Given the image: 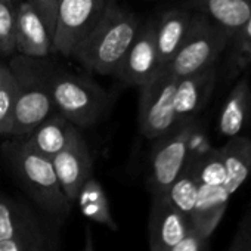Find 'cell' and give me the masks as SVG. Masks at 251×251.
<instances>
[{"instance_id":"1","label":"cell","mask_w":251,"mask_h":251,"mask_svg":"<svg viewBox=\"0 0 251 251\" xmlns=\"http://www.w3.org/2000/svg\"><path fill=\"white\" fill-rule=\"evenodd\" d=\"M141 23L138 17L108 0L98 24L78 45L74 58L87 70L111 75L132 45Z\"/></svg>"},{"instance_id":"2","label":"cell","mask_w":251,"mask_h":251,"mask_svg":"<svg viewBox=\"0 0 251 251\" xmlns=\"http://www.w3.org/2000/svg\"><path fill=\"white\" fill-rule=\"evenodd\" d=\"M18 180L34 202L48 214L62 219L71 204L62 192L52 160L30 148L24 139H15L2 147Z\"/></svg>"},{"instance_id":"3","label":"cell","mask_w":251,"mask_h":251,"mask_svg":"<svg viewBox=\"0 0 251 251\" xmlns=\"http://www.w3.org/2000/svg\"><path fill=\"white\" fill-rule=\"evenodd\" d=\"M36 58H18L9 70L17 80V99L14 108L12 138L24 139L37 126L56 111L50 87L49 74L36 62Z\"/></svg>"},{"instance_id":"4","label":"cell","mask_w":251,"mask_h":251,"mask_svg":"<svg viewBox=\"0 0 251 251\" xmlns=\"http://www.w3.org/2000/svg\"><path fill=\"white\" fill-rule=\"evenodd\" d=\"M49 87L56 111L75 127L95 124L109 106V93L86 77L59 71L49 75Z\"/></svg>"},{"instance_id":"5","label":"cell","mask_w":251,"mask_h":251,"mask_svg":"<svg viewBox=\"0 0 251 251\" xmlns=\"http://www.w3.org/2000/svg\"><path fill=\"white\" fill-rule=\"evenodd\" d=\"M229 42L227 31L204 14L194 11L188 33L167 68L177 78L198 73L216 64Z\"/></svg>"},{"instance_id":"6","label":"cell","mask_w":251,"mask_h":251,"mask_svg":"<svg viewBox=\"0 0 251 251\" xmlns=\"http://www.w3.org/2000/svg\"><path fill=\"white\" fill-rule=\"evenodd\" d=\"M176 84L177 77L164 67L139 87V129L147 139H160L179 126L175 112Z\"/></svg>"},{"instance_id":"7","label":"cell","mask_w":251,"mask_h":251,"mask_svg":"<svg viewBox=\"0 0 251 251\" xmlns=\"http://www.w3.org/2000/svg\"><path fill=\"white\" fill-rule=\"evenodd\" d=\"M108 0H59L52 52L73 56L78 45L98 24Z\"/></svg>"},{"instance_id":"8","label":"cell","mask_w":251,"mask_h":251,"mask_svg":"<svg viewBox=\"0 0 251 251\" xmlns=\"http://www.w3.org/2000/svg\"><path fill=\"white\" fill-rule=\"evenodd\" d=\"M195 132L194 121L179 124L176 129L163 136L151 158L150 189L152 195L166 194L188 164L191 155V141Z\"/></svg>"},{"instance_id":"9","label":"cell","mask_w":251,"mask_h":251,"mask_svg":"<svg viewBox=\"0 0 251 251\" xmlns=\"http://www.w3.org/2000/svg\"><path fill=\"white\" fill-rule=\"evenodd\" d=\"M158 71L155 23L141 24L132 45L120 61L114 75L129 86L141 87Z\"/></svg>"},{"instance_id":"10","label":"cell","mask_w":251,"mask_h":251,"mask_svg":"<svg viewBox=\"0 0 251 251\" xmlns=\"http://www.w3.org/2000/svg\"><path fill=\"white\" fill-rule=\"evenodd\" d=\"M52 164L62 192L73 205L84 182L93 176L92 154L78 127L73 132L67 147L52 158Z\"/></svg>"},{"instance_id":"11","label":"cell","mask_w":251,"mask_h":251,"mask_svg":"<svg viewBox=\"0 0 251 251\" xmlns=\"http://www.w3.org/2000/svg\"><path fill=\"white\" fill-rule=\"evenodd\" d=\"M192 229L191 220L172 205L164 194L152 195L148 232L150 251H167Z\"/></svg>"},{"instance_id":"12","label":"cell","mask_w":251,"mask_h":251,"mask_svg":"<svg viewBox=\"0 0 251 251\" xmlns=\"http://www.w3.org/2000/svg\"><path fill=\"white\" fill-rule=\"evenodd\" d=\"M217 78L216 64L177 78L175 92V112L177 124L192 121L207 105Z\"/></svg>"},{"instance_id":"13","label":"cell","mask_w":251,"mask_h":251,"mask_svg":"<svg viewBox=\"0 0 251 251\" xmlns=\"http://www.w3.org/2000/svg\"><path fill=\"white\" fill-rule=\"evenodd\" d=\"M15 50L23 56L36 59L52 53V34L28 0L18 2Z\"/></svg>"},{"instance_id":"14","label":"cell","mask_w":251,"mask_h":251,"mask_svg":"<svg viewBox=\"0 0 251 251\" xmlns=\"http://www.w3.org/2000/svg\"><path fill=\"white\" fill-rule=\"evenodd\" d=\"M192 9L189 6L173 8L166 11L158 23H155V43H157V55H158V70L167 67L179 50L191 20Z\"/></svg>"},{"instance_id":"15","label":"cell","mask_w":251,"mask_h":251,"mask_svg":"<svg viewBox=\"0 0 251 251\" xmlns=\"http://www.w3.org/2000/svg\"><path fill=\"white\" fill-rule=\"evenodd\" d=\"M75 129L77 127L67 117H64L59 111H53L30 135L24 138V141L30 148L52 160L67 147Z\"/></svg>"},{"instance_id":"16","label":"cell","mask_w":251,"mask_h":251,"mask_svg":"<svg viewBox=\"0 0 251 251\" xmlns=\"http://www.w3.org/2000/svg\"><path fill=\"white\" fill-rule=\"evenodd\" d=\"M229 198L230 195L227 194L225 185H198L197 205L191 216L192 229L210 239L226 211Z\"/></svg>"},{"instance_id":"17","label":"cell","mask_w":251,"mask_h":251,"mask_svg":"<svg viewBox=\"0 0 251 251\" xmlns=\"http://www.w3.org/2000/svg\"><path fill=\"white\" fill-rule=\"evenodd\" d=\"M251 121V89L244 75L230 90L219 115V133L223 138L239 136Z\"/></svg>"},{"instance_id":"18","label":"cell","mask_w":251,"mask_h":251,"mask_svg":"<svg viewBox=\"0 0 251 251\" xmlns=\"http://www.w3.org/2000/svg\"><path fill=\"white\" fill-rule=\"evenodd\" d=\"M189 8L208 17L232 39L251 15V0H192Z\"/></svg>"},{"instance_id":"19","label":"cell","mask_w":251,"mask_h":251,"mask_svg":"<svg viewBox=\"0 0 251 251\" xmlns=\"http://www.w3.org/2000/svg\"><path fill=\"white\" fill-rule=\"evenodd\" d=\"M220 151L226 169L225 188L232 195L251 173V139L244 136L230 138Z\"/></svg>"},{"instance_id":"20","label":"cell","mask_w":251,"mask_h":251,"mask_svg":"<svg viewBox=\"0 0 251 251\" xmlns=\"http://www.w3.org/2000/svg\"><path fill=\"white\" fill-rule=\"evenodd\" d=\"M75 202L80 207L81 214L105 227H108L112 232L118 230V225L112 217L111 207H109V200L99 183V180L93 176H90L84 185L81 186Z\"/></svg>"},{"instance_id":"21","label":"cell","mask_w":251,"mask_h":251,"mask_svg":"<svg viewBox=\"0 0 251 251\" xmlns=\"http://www.w3.org/2000/svg\"><path fill=\"white\" fill-rule=\"evenodd\" d=\"M0 251H56L52 227L36 216L15 236L0 242Z\"/></svg>"},{"instance_id":"22","label":"cell","mask_w":251,"mask_h":251,"mask_svg":"<svg viewBox=\"0 0 251 251\" xmlns=\"http://www.w3.org/2000/svg\"><path fill=\"white\" fill-rule=\"evenodd\" d=\"M164 195L167 197V200L172 202L175 208H177L182 214H185L191 220L198 197V180L191 158L185 166L183 172L170 185V188L166 191Z\"/></svg>"},{"instance_id":"23","label":"cell","mask_w":251,"mask_h":251,"mask_svg":"<svg viewBox=\"0 0 251 251\" xmlns=\"http://www.w3.org/2000/svg\"><path fill=\"white\" fill-rule=\"evenodd\" d=\"M36 216L28 205L0 194V242L15 236Z\"/></svg>"},{"instance_id":"24","label":"cell","mask_w":251,"mask_h":251,"mask_svg":"<svg viewBox=\"0 0 251 251\" xmlns=\"http://www.w3.org/2000/svg\"><path fill=\"white\" fill-rule=\"evenodd\" d=\"M230 40L233 42V52L227 68L229 80L236 77L251 64V15Z\"/></svg>"},{"instance_id":"25","label":"cell","mask_w":251,"mask_h":251,"mask_svg":"<svg viewBox=\"0 0 251 251\" xmlns=\"http://www.w3.org/2000/svg\"><path fill=\"white\" fill-rule=\"evenodd\" d=\"M18 0H0V55H11L15 50Z\"/></svg>"},{"instance_id":"26","label":"cell","mask_w":251,"mask_h":251,"mask_svg":"<svg viewBox=\"0 0 251 251\" xmlns=\"http://www.w3.org/2000/svg\"><path fill=\"white\" fill-rule=\"evenodd\" d=\"M15 99H17V80L12 74L0 86V136L3 138L12 136Z\"/></svg>"},{"instance_id":"27","label":"cell","mask_w":251,"mask_h":251,"mask_svg":"<svg viewBox=\"0 0 251 251\" xmlns=\"http://www.w3.org/2000/svg\"><path fill=\"white\" fill-rule=\"evenodd\" d=\"M226 251H251V202L241 217L235 236Z\"/></svg>"},{"instance_id":"28","label":"cell","mask_w":251,"mask_h":251,"mask_svg":"<svg viewBox=\"0 0 251 251\" xmlns=\"http://www.w3.org/2000/svg\"><path fill=\"white\" fill-rule=\"evenodd\" d=\"M28 2L36 8V11L43 18L46 27L49 28L52 37L55 30V20H56V9L59 5V0H28Z\"/></svg>"},{"instance_id":"29","label":"cell","mask_w":251,"mask_h":251,"mask_svg":"<svg viewBox=\"0 0 251 251\" xmlns=\"http://www.w3.org/2000/svg\"><path fill=\"white\" fill-rule=\"evenodd\" d=\"M207 244H208V238H204L201 233L191 229L189 233L182 241H179L167 251H205Z\"/></svg>"},{"instance_id":"30","label":"cell","mask_w":251,"mask_h":251,"mask_svg":"<svg viewBox=\"0 0 251 251\" xmlns=\"http://www.w3.org/2000/svg\"><path fill=\"white\" fill-rule=\"evenodd\" d=\"M84 230H86L84 232V245H83L81 251H96V248H95V238H93L90 226H86Z\"/></svg>"},{"instance_id":"31","label":"cell","mask_w":251,"mask_h":251,"mask_svg":"<svg viewBox=\"0 0 251 251\" xmlns=\"http://www.w3.org/2000/svg\"><path fill=\"white\" fill-rule=\"evenodd\" d=\"M11 75H12V73H11L9 67H5L2 62H0V86H2Z\"/></svg>"}]
</instances>
